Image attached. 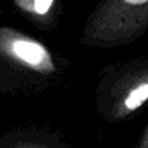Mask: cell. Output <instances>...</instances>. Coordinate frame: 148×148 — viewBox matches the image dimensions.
I'll return each mask as SVG.
<instances>
[{"mask_svg":"<svg viewBox=\"0 0 148 148\" xmlns=\"http://www.w3.org/2000/svg\"><path fill=\"white\" fill-rule=\"evenodd\" d=\"M148 28V0L102 2L89 17L83 40L90 45L114 46L133 40Z\"/></svg>","mask_w":148,"mask_h":148,"instance_id":"cell-1","label":"cell"},{"mask_svg":"<svg viewBox=\"0 0 148 148\" xmlns=\"http://www.w3.org/2000/svg\"><path fill=\"white\" fill-rule=\"evenodd\" d=\"M99 110L109 120H121L148 101V62L130 64L106 83Z\"/></svg>","mask_w":148,"mask_h":148,"instance_id":"cell-2","label":"cell"},{"mask_svg":"<svg viewBox=\"0 0 148 148\" xmlns=\"http://www.w3.org/2000/svg\"><path fill=\"white\" fill-rule=\"evenodd\" d=\"M0 57L39 74H53L56 64L44 44L8 27L0 28Z\"/></svg>","mask_w":148,"mask_h":148,"instance_id":"cell-3","label":"cell"},{"mask_svg":"<svg viewBox=\"0 0 148 148\" xmlns=\"http://www.w3.org/2000/svg\"><path fill=\"white\" fill-rule=\"evenodd\" d=\"M14 6L34 23L44 28L51 27L59 3L54 0H16Z\"/></svg>","mask_w":148,"mask_h":148,"instance_id":"cell-4","label":"cell"},{"mask_svg":"<svg viewBox=\"0 0 148 148\" xmlns=\"http://www.w3.org/2000/svg\"><path fill=\"white\" fill-rule=\"evenodd\" d=\"M14 148H50L46 145H43L42 142H32V141H28V142H21L17 143Z\"/></svg>","mask_w":148,"mask_h":148,"instance_id":"cell-5","label":"cell"},{"mask_svg":"<svg viewBox=\"0 0 148 148\" xmlns=\"http://www.w3.org/2000/svg\"><path fill=\"white\" fill-rule=\"evenodd\" d=\"M136 148H148V126L146 127L145 133H143V135L140 140V143Z\"/></svg>","mask_w":148,"mask_h":148,"instance_id":"cell-6","label":"cell"}]
</instances>
